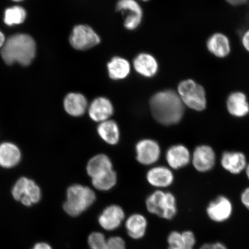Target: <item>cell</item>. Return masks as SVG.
Here are the masks:
<instances>
[{
	"label": "cell",
	"instance_id": "cell-27",
	"mask_svg": "<svg viewBox=\"0 0 249 249\" xmlns=\"http://www.w3.org/2000/svg\"><path fill=\"white\" fill-rule=\"evenodd\" d=\"M109 76L113 80L124 79L130 73V66L125 59L115 57L107 64Z\"/></svg>",
	"mask_w": 249,
	"mask_h": 249
},
{
	"label": "cell",
	"instance_id": "cell-7",
	"mask_svg": "<svg viewBox=\"0 0 249 249\" xmlns=\"http://www.w3.org/2000/svg\"><path fill=\"white\" fill-rule=\"evenodd\" d=\"M233 211L232 201L226 196L220 195L209 202L205 208V213L211 222L223 224L231 219Z\"/></svg>",
	"mask_w": 249,
	"mask_h": 249
},
{
	"label": "cell",
	"instance_id": "cell-34",
	"mask_svg": "<svg viewBox=\"0 0 249 249\" xmlns=\"http://www.w3.org/2000/svg\"><path fill=\"white\" fill-rule=\"evenodd\" d=\"M249 0H226L229 4L233 6L241 5L246 4Z\"/></svg>",
	"mask_w": 249,
	"mask_h": 249
},
{
	"label": "cell",
	"instance_id": "cell-37",
	"mask_svg": "<svg viewBox=\"0 0 249 249\" xmlns=\"http://www.w3.org/2000/svg\"><path fill=\"white\" fill-rule=\"evenodd\" d=\"M245 171L246 175H247V178H248V180H249V163H248L247 167H246Z\"/></svg>",
	"mask_w": 249,
	"mask_h": 249
},
{
	"label": "cell",
	"instance_id": "cell-23",
	"mask_svg": "<svg viewBox=\"0 0 249 249\" xmlns=\"http://www.w3.org/2000/svg\"><path fill=\"white\" fill-rule=\"evenodd\" d=\"M113 170V165L107 157L104 154L95 156L90 160L87 166V174L92 179Z\"/></svg>",
	"mask_w": 249,
	"mask_h": 249
},
{
	"label": "cell",
	"instance_id": "cell-35",
	"mask_svg": "<svg viewBox=\"0 0 249 249\" xmlns=\"http://www.w3.org/2000/svg\"><path fill=\"white\" fill-rule=\"evenodd\" d=\"M197 249H212V242L203 243Z\"/></svg>",
	"mask_w": 249,
	"mask_h": 249
},
{
	"label": "cell",
	"instance_id": "cell-30",
	"mask_svg": "<svg viewBox=\"0 0 249 249\" xmlns=\"http://www.w3.org/2000/svg\"><path fill=\"white\" fill-rule=\"evenodd\" d=\"M240 201L243 207L249 211V186L242 192Z\"/></svg>",
	"mask_w": 249,
	"mask_h": 249
},
{
	"label": "cell",
	"instance_id": "cell-38",
	"mask_svg": "<svg viewBox=\"0 0 249 249\" xmlns=\"http://www.w3.org/2000/svg\"><path fill=\"white\" fill-rule=\"evenodd\" d=\"M12 1H15V2H19L23 1V0H12Z\"/></svg>",
	"mask_w": 249,
	"mask_h": 249
},
{
	"label": "cell",
	"instance_id": "cell-26",
	"mask_svg": "<svg viewBox=\"0 0 249 249\" xmlns=\"http://www.w3.org/2000/svg\"><path fill=\"white\" fill-rule=\"evenodd\" d=\"M98 133L101 138L109 144L115 145L119 141V127L113 120H107L99 124Z\"/></svg>",
	"mask_w": 249,
	"mask_h": 249
},
{
	"label": "cell",
	"instance_id": "cell-25",
	"mask_svg": "<svg viewBox=\"0 0 249 249\" xmlns=\"http://www.w3.org/2000/svg\"><path fill=\"white\" fill-rule=\"evenodd\" d=\"M134 67L138 72L145 77H150L157 73L158 65L153 56L142 53L137 56L133 61Z\"/></svg>",
	"mask_w": 249,
	"mask_h": 249
},
{
	"label": "cell",
	"instance_id": "cell-5",
	"mask_svg": "<svg viewBox=\"0 0 249 249\" xmlns=\"http://www.w3.org/2000/svg\"><path fill=\"white\" fill-rule=\"evenodd\" d=\"M177 93L185 107L196 111H202L207 107L206 91L203 87L192 79L180 82Z\"/></svg>",
	"mask_w": 249,
	"mask_h": 249
},
{
	"label": "cell",
	"instance_id": "cell-14",
	"mask_svg": "<svg viewBox=\"0 0 249 249\" xmlns=\"http://www.w3.org/2000/svg\"><path fill=\"white\" fill-rule=\"evenodd\" d=\"M220 164L227 172L238 175L245 170L248 164L247 157L241 151H226L220 158Z\"/></svg>",
	"mask_w": 249,
	"mask_h": 249
},
{
	"label": "cell",
	"instance_id": "cell-11",
	"mask_svg": "<svg viewBox=\"0 0 249 249\" xmlns=\"http://www.w3.org/2000/svg\"><path fill=\"white\" fill-rule=\"evenodd\" d=\"M89 249H126L125 241L122 236L113 235L107 237L101 231H92L87 238Z\"/></svg>",
	"mask_w": 249,
	"mask_h": 249
},
{
	"label": "cell",
	"instance_id": "cell-9",
	"mask_svg": "<svg viewBox=\"0 0 249 249\" xmlns=\"http://www.w3.org/2000/svg\"><path fill=\"white\" fill-rule=\"evenodd\" d=\"M125 219V213L123 208L113 204L102 211L98 217V223L104 231L113 232L120 229Z\"/></svg>",
	"mask_w": 249,
	"mask_h": 249
},
{
	"label": "cell",
	"instance_id": "cell-22",
	"mask_svg": "<svg viewBox=\"0 0 249 249\" xmlns=\"http://www.w3.org/2000/svg\"><path fill=\"white\" fill-rule=\"evenodd\" d=\"M65 111L73 117H79L85 113L87 101L85 96L79 93H70L64 101Z\"/></svg>",
	"mask_w": 249,
	"mask_h": 249
},
{
	"label": "cell",
	"instance_id": "cell-29",
	"mask_svg": "<svg viewBox=\"0 0 249 249\" xmlns=\"http://www.w3.org/2000/svg\"><path fill=\"white\" fill-rule=\"evenodd\" d=\"M117 175L113 170L101 176L92 179V183L96 189L102 191H107L116 185Z\"/></svg>",
	"mask_w": 249,
	"mask_h": 249
},
{
	"label": "cell",
	"instance_id": "cell-32",
	"mask_svg": "<svg viewBox=\"0 0 249 249\" xmlns=\"http://www.w3.org/2000/svg\"><path fill=\"white\" fill-rule=\"evenodd\" d=\"M31 249H53V248L52 246L48 244V243L40 242L34 245Z\"/></svg>",
	"mask_w": 249,
	"mask_h": 249
},
{
	"label": "cell",
	"instance_id": "cell-6",
	"mask_svg": "<svg viewBox=\"0 0 249 249\" xmlns=\"http://www.w3.org/2000/svg\"><path fill=\"white\" fill-rule=\"evenodd\" d=\"M12 195L15 200L20 202L24 206L29 207L38 203L42 197V192L33 180L21 177L12 188Z\"/></svg>",
	"mask_w": 249,
	"mask_h": 249
},
{
	"label": "cell",
	"instance_id": "cell-20",
	"mask_svg": "<svg viewBox=\"0 0 249 249\" xmlns=\"http://www.w3.org/2000/svg\"><path fill=\"white\" fill-rule=\"evenodd\" d=\"M207 48L212 54L220 58L226 57L231 52V43L228 37L220 33H214L210 36Z\"/></svg>",
	"mask_w": 249,
	"mask_h": 249
},
{
	"label": "cell",
	"instance_id": "cell-18",
	"mask_svg": "<svg viewBox=\"0 0 249 249\" xmlns=\"http://www.w3.org/2000/svg\"><path fill=\"white\" fill-rule=\"evenodd\" d=\"M192 155L189 149L182 144L174 145L168 149L166 160L173 169H181L191 161Z\"/></svg>",
	"mask_w": 249,
	"mask_h": 249
},
{
	"label": "cell",
	"instance_id": "cell-12",
	"mask_svg": "<svg viewBox=\"0 0 249 249\" xmlns=\"http://www.w3.org/2000/svg\"><path fill=\"white\" fill-rule=\"evenodd\" d=\"M166 242V249H196L197 238L191 230H173L167 235Z\"/></svg>",
	"mask_w": 249,
	"mask_h": 249
},
{
	"label": "cell",
	"instance_id": "cell-31",
	"mask_svg": "<svg viewBox=\"0 0 249 249\" xmlns=\"http://www.w3.org/2000/svg\"><path fill=\"white\" fill-rule=\"evenodd\" d=\"M242 44L247 52H249V30L245 31L242 36Z\"/></svg>",
	"mask_w": 249,
	"mask_h": 249
},
{
	"label": "cell",
	"instance_id": "cell-28",
	"mask_svg": "<svg viewBox=\"0 0 249 249\" xmlns=\"http://www.w3.org/2000/svg\"><path fill=\"white\" fill-rule=\"evenodd\" d=\"M26 15V11L23 8L19 6H15L6 9L4 21L9 26L20 24L24 22Z\"/></svg>",
	"mask_w": 249,
	"mask_h": 249
},
{
	"label": "cell",
	"instance_id": "cell-2",
	"mask_svg": "<svg viewBox=\"0 0 249 249\" xmlns=\"http://www.w3.org/2000/svg\"><path fill=\"white\" fill-rule=\"evenodd\" d=\"M1 54L2 60L8 65L18 63L27 66L36 57L35 40L27 34H15L5 40Z\"/></svg>",
	"mask_w": 249,
	"mask_h": 249
},
{
	"label": "cell",
	"instance_id": "cell-10",
	"mask_svg": "<svg viewBox=\"0 0 249 249\" xmlns=\"http://www.w3.org/2000/svg\"><path fill=\"white\" fill-rule=\"evenodd\" d=\"M216 155L211 146L202 144L197 146L192 155L191 162L195 170L205 173L213 169L215 166Z\"/></svg>",
	"mask_w": 249,
	"mask_h": 249
},
{
	"label": "cell",
	"instance_id": "cell-16",
	"mask_svg": "<svg viewBox=\"0 0 249 249\" xmlns=\"http://www.w3.org/2000/svg\"><path fill=\"white\" fill-rule=\"evenodd\" d=\"M148 222L147 218L140 213H133L124 220V227L126 234L135 241L141 240L147 233Z\"/></svg>",
	"mask_w": 249,
	"mask_h": 249
},
{
	"label": "cell",
	"instance_id": "cell-39",
	"mask_svg": "<svg viewBox=\"0 0 249 249\" xmlns=\"http://www.w3.org/2000/svg\"><path fill=\"white\" fill-rule=\"evenodd\" d=\"M143 1H148V0H143Z\"/></svg>",
	"mask_w": 249,
	"mask_h": 249
},
{
	"label": "cell",
	"instance_id": "cell-17",
	"mask_svg": "<svg viewBox=\"0 0 249 249\" xmlns=\"http://www.w3.org/2000/svg\"><path fill=\"white\" fill-rule=\"evenodd\" d=\"M228 113L235 118H244L249 113V103L247 96L241 91L233 92L228 96L226 101Z\"/></svg>",
	"mask_w": 249,
	"mask_h": 249
},
{
	"label": "cell",
	"instance_id": "cell-8",
	"mask_svg": "<svg viewBox=\"0 0 249 249\" xmlns=\"http://www.w3.org/2000/svg\"><path fill=\"white\" fill-rule=\"evenodd\" d=\"M70 42L73 48L86 51L98 45L101 39L91 27L78 25L74 27L71 34Z\"/></svg>",
	"mask_w": 249,
	"mask_h": 249
},
{
	"label": "cell",
	"instance_id": "cell-19",
	"mask_svg": "<svg viewBox=\"0 0 249 249\" xmlns=\"http://www.w3.org/2000/svg\"><path fill=\"white\" fill-rule=\"evenodd\" d=\"M113 105L108 99L99 97L93 100L89 108L90 118L95 122L108 120L113 114Z\"/></svg>",
	"mask_w": 249,
	"mask_h": 249
},
{
	"label": "cell",
	"instance_id": "cell-1",
	"mask_svg": "<svg viewBox=\"0 0 249 249\" xmlns=\"http://www.w3.org/2000/svg\"><path fill=\"white\" fill-rule=\"evenodd\" d=\"M149 104L155 119L164 125L179 123L184 115L185 105L178 93L173 90L155 93Z\"/></svg>",
	"mask_w": 249,
	"mask_h": 249
},
{
	"label": "cell",
	"instance_id": "cell-21",
	"mask_svg": "<svg viewBox=\"0 0 249 249\" xmlns=\"http://www.w3.org/2000/svg\"><path fill=\"white\" fill-rule=\"evenodd\" d=\"M21 158L20 149L14 143L5 142L0 144V166L10 169L20 162Z\"/></svg>",
	"mask_w": 249,
	"mask_h": 249
},
{
	"label": "cell",
	"instance_id": "cell-36",
	"mask_svg": "<svg viewBox=\"0 0 249 249\" xmlns=\"http://www.w3.org/2000/svg\"><path fill=\"white\" fill-rule=\"evenodd\" d=\"M5 42V38L4 34L0 31V48L4 46Z\"/></svg>",
	"mask_w": 249,
	"mask_h": 249
},
{
	"label": "cell",
	"instance_id": "cell-4",
	"mask_svg": "<svg viewBox=\"0 0 249 249\" xmlns=\"http://www.w3.org/2000/svg\"><path fill=\"white\" fill-rule=\"evenodd\" d=\"M145 205L149 213L164 220H173L178 213L176 197L170 192H155L147 198Z\"/></svg>",
	"mask_w": 249,
	"mask_h": 249
},
{
	"label": "cell",
	"instance_id": "cell-33",
	"mask_svg": "<svg viewBox=\"0 0 249 249\" xmlns=\"http://www.w3.org/2000/svg\"><path fill=\"white\" fill-rule=\"evenodd\" d=\"M212 249H229L225 243L221 241L212 242Z\"/></svg>",
	"mask_w": 249,
	"mask_h": 249
},
{
	"label": "cell",
	"instance_id": "cell-13",
	"mask_svg": "<svg viewBox=\"0 0 249 249\" xmlns=\"http://www.w3.org/2000/svg\"><path fill=\"white\" fill-rule=\"evenodd\" d=\"M117 10L127 14L124 22L126 29L135 30L141 23L142 9L135 0H120L117 4Z\"/></svg>",
	"mask_w": 249,
	"mask_h": 249
},
{
	"label": "cell",
	"instance_id": "cell-24",
	"mask_svg": "<svg viewBox=\"0 0 249 249\" xmlns=\"http://www.w3.org/2000/svg\"><path fill=\"white\" fill-rule=\"evenodd\" d=\"M147 178L151 185L158 188H166L174 181L172 171L164 166L152 168L148 171Z\"/></svg>",
	"mask_w": 249,
	"mask_h": 249
},
{
	"label": "cell",
	"instance_id": "cell-3",
	"mask_svg": "<svg viewBox=\"0 0 249 249\" xmlns=\"http://www.w3.org/2000/svg\"><path fill=\"white\" fill-rule=\"evenodd\" d=\"M95 200V193L89 187L71 185L67 190L63 210L68 215L78 217L91 207Z\"/></svg>",
	"mask_w": 249,
	"mask_h": 249
},
{
	"label": "cell",
	"instance_id": "cell-15",
	"mask_svg": "<svg viewBox=\"0 0 249 249\" xmlns=\"http://www.w3.org/2000/svg\"><path fill=\"white\" fill-rule=\"evenodd\" d=\"M136 158L139 163L150 165L156 162L160 157V145L154 140L144 139L136 145Z\"/></svg>",
	"mask_w": 249,
	"mask_h": 249
}]
</instances>
